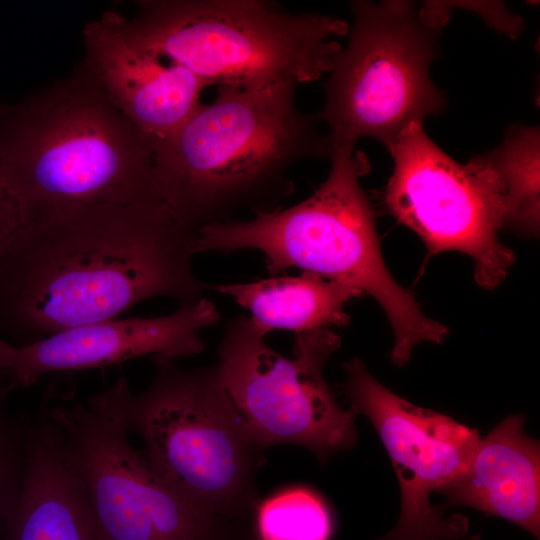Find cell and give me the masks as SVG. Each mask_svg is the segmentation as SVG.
Listing matches in <instances>:
<instances>
[{
	"instance_id": "obj_1",
	"label": "cell",
	"mask_w": 540,
	"mask_h": 540,
	"mask_svg": "<svg viewBox=\"0 0 540 540\" xmlns=\"http://www.w3.org/2000/svg\"><path fill=\"white\" fill-rule=\"evenodd\" d=\"M195 230L162 202L88 204L26 224L0 264V339L32 343L134 305L204 297Z\"/></svg>"
},
{
	"instance_id": "obj_2",
	"label": "cell",
	"mask_w": 540,
	"mask_h": 540,
	"mask_svg": "<svg viewBox=\"0 0 540 540\" xmlns=\"http://www.w3.org/2000/svg\"><path fill=\"white\" fill-rule=\"evenodd\" d=\"M296 86H218L211 103L154 144L159 194L179 223L197 231L244 210H279L294 190L291 168L330 156L317 115L297 106Z\"/></svg>"
},
{
	"instance_id": "obj_3",
	"label": "cell",
	"mask_w": 540,
	"mask_h": 540,
	"mask_svg": "<svg viewBox=\"0 0 540 540\" xmlns=\"http://www.w3.org/2000/svg\"><path fill=\"white\" fill-rule=\"evenodd\" d=\"M0 166L23 226L82 205L162 202L153 143L83 61L20 102L0 104Z\"/></svg>"
},
{
	"instance_id": "obj_4",
	"label": "cell",
	"mask_w": 540,
	"mask_h": 540,
	"mask_svg": "<svg viewBox=\"0 0 540 540\" xmlns=\"http://www.w3.org/2000/svg\"><path fill=\"white\" fill-rule=\"evenodd\" d=\"M353 151L331 146L328 177L304 201L250 220L201 227L193 250L196 255L254 249L263 253L270 275L298 268L371 295L393 329L391 361L404 366L415 345L442 343L448 330L422 313L385 266L374 212L359 182L367 164Z\"/></svg>"
},
{
	"instance_id": "obj_5",
	"label": "cell",
	"mask_w": 540,
	"mask_h": 540,
	"mask_svg": "<svg viewBox=\"0 0 540 540\" xmlns=\"http://www.w3.org/2000/svg\"><path fill=\"white\" fill-rule=\"evenodd\" d=\"M126 18L143 45L206 86L258 88L319 79L342 46L346 21L291 13L261 0H141Z\"/></svg>"
},
{
	"instance_id": "obj_6",
	"label": "cell",
	"mask_w": 540,
	"mask_h": 540,
	"mask_svg": "<svg viewBox=\"0 0 540 540\" xmlns=\"http://www.w3.org/2000/svg\"><path fill=\"white\" fill-rule=\"evenodd\" d=\"M153 357L150 385L129 398L130 431L143 439L152 469L194 507L221 520L243 517L256 505L266 447L216 365L185 370L173 359Z\"/></svg>"
},
{
	"instance_id": "obj_7",
	"label": "cell",
	"mask_w": 540,
	"mask_h": 540,
	"mask_svg": "<svg viewBox=\"0 0 540 540\" xmlns=\"http://www.w3.org/2000/svg\"><path fill=\"white\" fill-rule=\"evenodd\" d=\"M353 23L326 84L320 122L332 145L374 138L389 150L411 123L445 107L429 66L441 29L410 1H353Z\"/></svg>"
},
{
	"instance_id": "obj_8",
	"label": "cell",
	"mask_w": 540,
	"mask_h": 540,
	"mask_svg": "<svg viewBox=\"0 0 540 540\" xmlns=\"http://www.w3.org/2000/svg\"><path fill=\"white\" fill-rule=\"evenodd\" d=\"M127 379L47 417L86 490L97 540H215L223 520L189 503L128 440Z\"/></svg>"
},
{
	"instance_id": "obj_9",
	"label": "cell",
	"mask_w": 540,
	"mask_h": 540,
	"mask_svg": "<svg viewBox=\"0 0 540 540\" xmlns=\"http://www.w3.org/2000/svg\"><path fill=\"white\" fill-rule=\"evenodd\" d=\"M245 315L231 319L216 364L232 402L265 446L308 448L325 464L357 441L356 414L343 410L326 383V360L341 339L328 328L295 334L293 357L270 348Z\"/></svg>"
},
{
	"instance_id": "obj_10",
	"label": "cell",
	"mask_w": 540,
	"mask_h": 540,
	"mask_svg": "<svg viewBox=\"0 0 540 540\" xmlns=\"http://www.w3.org/2000/svg\"><path fill=\"white\" fill-rule=\"evenodd\" d=\"M394 169L384 199L391 214L416 232L429 254L457 250L475 262V279L496 287L514 262L499 240L505 190L498 173L481 157L453 160L411 123L389 149Z\"/></svg>"
},
{
	"instance_id": "obj_11",
	"label": "cell",
	"mask_w": 540,
	"mask_h": 540,
	"mask_svg": "<svg viewBox=\"0 0 540 540\" xmlns=\"http://www.w3.org/2000/svg\"><path fill=\"white\" fill-rule=\"evenodd\" d=\"M344 369L350 409L374 426L400 487L397 523L378 540H429L469 531L466 516L445 517L446 507L433 506L429 497L466 469L481 438L478 431L394 394L358 357Z\"/></svg>"
},
{
	"instance_id": "obj_12",
	"label": "cell",
	"mask_w": 540,
	"mask_h": 540,
	"mask_svg": "<svg viewBox=\"0 0 540 540\" xmlns=\"http://www.w3.org/2000/svg\"><path fill=\"white\" fill-rule=\"evenodd\" d=\"M220 321L216 305L203 297L168 315L109 319L15 345L0 339V372L11 387H29L47 373L109 366L152 354L169 359L201 353L200 331Z\"/></svg>"
},
{
	"instance_id": "obj_13",
	"label": "cell",
	"mask_w": 540,
	"mask_h": 540,
	"mask_svg": "<svg viewBox=\"0 0 540 540\" xmlns=\"http://www.w3.org/2000/svg\"><path fill=\"white\" fill-rule=\"evenodd\" d=\"M82 37L83 62L111 103L153 145L200 106L206 84L139 42L126 17L107 11L84 26Z\"/></svg>"
},
{
	"instance_id": "obj_14",
	"label": "cell",
	"mask_w": 540,
	"mask_h": 540,
	"mask_svg": "<svg viewBox=\"0 0 540 540\" xmlns=\"http://www.w3.org/2000/svg\"><path fill=\"white\" fill-rule=\"evenodd\" d=\"M522 414L504 418L478 446L466 469L437 493L445 507L464 506L514 523L540 539V445Z\"/></svg>"
},
{
	"instance_id": "obj_15",
	"label": "cell",
	"mask_w": 540,
	"mask_h": 540,
	"mask_svg": "<svg viewBox=\"0 0 540 540\" xmlns=\"http://www.w3.org/2000/svg\"><path fill=\"white\" fill-rule=\"evenodd\" d=\"M1 532L5 540H97L86 490L52 423L30 440Z\"/></svg>"
},
{
	"instance_id": "obj_16",
	"label": "cell",
	"mask_w": 540,
	"mask_h": 540,
	"mask_svg": "<svg viewBox=\"0 0 540 540\" xmlns=\"http://www.w3.org/2000/svg\"><path fill=\"white\" fill-rule=\"evenodd\" d=\"M208 291L227 295L250 312L254 326L266 336L273 330L295 334L346 326V304L363 295L354 287L310 272L245 283L207 284Z\"/></svg>"
},
{
	"instance_id": "obj_17",
	"label": "cell",
	"mask_w": 540,
	"mask_h": 540,
	"mask_svg": "<svg viewBox=\"0 0 540 540\" xmlns=\"http://www.w3.org/2000/svg\"><path fill=\"white\" fill-rule=\"evenodd\" d=\"M539 151V128L517 125L495 149L481 155L504 185V225L530 234L539 227Z\"/></svg>"
},
{
	"instance_id": "obj_18",
	"label": "cell",
	"mask_w": 540,
	"mask_h": 540,
	"mask_svg": "<svg viewBox=\"0 0 540 540\" xmlns=\"http://www.w3.org/2000/svg\"><path fill=\"white\" fill-rule=\"evenodd\" d=\"M259 540H329L333 519L325 501L306 487L284 489L260 504Z\"/></svg>"
},
{
	"instance_id": "obj_19",
	"label": "cell",
	"mask_w": 540,
	"mask_h": 540,
	"mask_svg": "<svg viewBox=\"0 0 540 540\" xmlns=\"http://www.w3.org/2000/svg\"><path fill=\"white\" fill-rule=\"evenodd\" d=\"M22 227L21 213L4 183L0 166V264Z\"/></svg>"
},
{
	"instance_id": "obj_20",
	"label": "cell",
	"mask_w": 540,
	"mask_h": 540,
	"mask_svg": "<svg viewBox=\"0 0 540 540\" xmlns=\"http://www.w3.org/2000/svg\"><path fill=\"white\" fill-rule=\"evenodd\" d=\"M0 434V533L9 504L15 493L12 462Z\"/></svg>"
},
{
	"instance_id": "obj_21",
	"label": "cell",
	"mask_w": 540,
	"mask_h": 540,
	"mask_svg": "<svg viewBox=\"0 0 540 540\" xmlns=\"http://www.w3.org/2000/svg\"><path fill=\"white\" fill-rule=\"evenodd\" d=\"M429 540H481V535H469L468 532H461L451 535H443L431 538Z\"/></svg>"
},
{
	"instance_id": "obj_22",
	"label": "cell",
	"mask_w": 540,
	"mask_h": 540,
	"mask_svg": "<svg viewBox=\"0 0 540 540\" xmlns=\"http://www.w3.org/2000/svg\"><path fill=\"white\" fill-rule=\"evenodd\" d=\"M215 540H230L229 534L223 530Z\"/></svg>"
}]
</instances>
